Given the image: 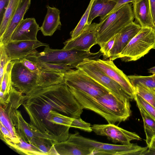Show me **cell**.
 Wrapping results in <instances>:
<instances>
[{"label": "cell", "instance_id": "obj_1", "mask_svg": "<svg viewBox=\"0 0 155 155\" xmlns=\"http://www.w3.org/2000/svg\"><path fill=\"white\" fill-rule=\"evenodd\" d=\"M22 105L30 118L31 127L48 138L45 122L51 110L78 118L84 109L64 83L35 87L24 95Z\"/></svg>", "mask_w": 155, "mask_h": 155}, {"label": "cell", "instance_id": "obj_2", "mask_svg": "<svg viewBox=\"0 0 155 155\" xmlns=\"http://www.w3.org/2000/svg\"><path fill=\"white\" fill-rule=\"evenodd\" d=\"M70 91L84 109L95 112L108 124L125 121L130 116V100L118 97L110 92L94 97L69 87Z\"/></svg>", "mask_w": 155, "mask_h": 155}, {"label": "cell", "instance_id": "obj_3", "mask_svg": "<svg viewBox=\"0 0 155 155\" xmlns=\"http://www.w3.org/2000/svg\"><path fill=\"white\" fill-rule=\"evenodd\" d=\"M68 140L90 150L92 155H144L148 149L131 143L119 145L100 142L82 136L78 132L70 134Z\"/></svg>", "mask_w": 155, "mask_h": 155}, {"label": "cell", "instance_id": "obj_4", "mask_svg": "<svg viewBox=\"0 0 155 155\" xmlns=\"http://www.w3.org/2000/svg\"><path fill=\"white\" fill-rule=\"evenodd\" d=\"M134 16L130 3L125 4L114 12L100 18L97 26V43L99 45L118 33L133 21Z\"/></svg>", "mask_w": 155, "mask_h": 155}, {"label": "cell", "instance_id": "obj_5", "mask_svg": "<svg viewBox=\"0 0 155 155\" xmlns=\"http://www.w3.org/2000/svg\"><path fill=\"white\" fill-rule=\"evenodd\" d=\"M39 60L51 63L66 65L76 68L86 59L97 60L102 55L99 51L96 53L78 50L53 49L45 46L43 51L33 54Z\"/></svg>", "mask_w": 155, "mask_h": 155}, {"label": "cell", "instance_id": "obj_6", "mask_svg": "<svg viewBox=\"0 0 155 155\" xmlns=\"http://www.w3.org/2000/svg\"><path fill=\"white\" fill-rule=\"evenodd\" d=\"M155 44V29L142 27L121 51L119 58L124 62L137 60L153 48Z\"/></svg>", "mask_w": 155, "mask_h": 155}, {"label": "cell", "instance_id": "obj_7", "mask_svg": "<svg viewBox=\"0 0 155 155\" xmlns=\"http://www.w3.org/2000/svg\"><path fill=\"white\" fill-rule=\"evenodd\" d=\"M64 83L90 96L97 97L110 92L81 69H72L64 74Z\"/></svg>", "mask_w": 155, "mask_h": 155}, {"label": "cell", "instance_id": "obj_8", "mask_svg": "<svg viewBox=\"0 0 155 155\" xmlns=\"http://www.w3.org/2000/svg\"><path fill=\"white\" fill-rule=\"evenodd\" d=\"M90 60H84L79 64L76 68L83 70L113 94L121 98L128 99L131 100L129 95L118 83L94 65Z\"/></svg>", "mask_w": 155, "mask_h": 155}, {"label": "cell", "instance_id": "obj_9", "mask_svg": "<svg viewBox=\"0 0 155 155\" xmlns=\"http://www.w3.org/2000/svg\"><path fill=\"white\" fill-rule=\"evenodd\" d=\"M12 72V86L22 94H27L38 86L39 76L24 66L19 60H15Z\"/></svg>", "mask_w": 155, "mask_h": 155}, {"label": "cell", "instance_id": "obj_10", "mask_svg": "<svg viewBox=\"0 0 155 155\" xmlns=\"http://www.w3.org/2000/svg\"><path fill=\"white\" fill-rule=\"evenodd\" d=\"M90 60L94 65L118 83L129 95L131 100L134 99L135 92L134 87L127 76L117 67L113 61L99 59Z\"/></svg>", "mask_w": 155, "mask_h": 155}, {"label": "cell", "instance_id": "obj_11", "mask_svg": "<svg viewBox=\"0 0 155 155\" xmlns=\"http://www.w3.org/2000/svg\"><path fill=\"white\" fill-rule=\"evenodd\" d=\"M91 129L96 134L105 136L115 143H120L123 145H127L130 143L132 140H141L136 133L126 130L114 124H94L91 127Z\"/></svg>", "mask_w": 155, "mask_h": 155}, {"label": "cell", "instance_id": "obj_12", "mask_svg": "<svg viewBox=\"0 0 155 155\" xmlns=\"http://www.w3.org/2000/svg\"><path fill=\"white\" fill-rule=\"evenodd\" d=\"M16 113L17 124L15 128L18 137L24 141L33 144L39 148L45 145L51 147L55 143L51 139L41 134L32 128L23 117L20 111L17 110Z\"/></svg>", "mask_w": 155, "mask_h": 155}, {"label": "cell", "instance_id": "obj_13", "mask_svg": "<svg viewBox=\"0 0 155 155\" xmlns=\"http://www.w3.org/2000/svg\"><path fill=\"white\" fill-rule=\"evenodd\" d=\"M98 24L94 22L87 25L78 36L65 41L62 49L90 51L91 48L97 44Z\"/></svg>", "mask_w": 155, "mask_h": 155}, {"label": "cell", "instance_id": "obj_14", "mask_svg": "<svg viewBox=\"0 0 155 155\" xmlns=\"http://www.w3.org/2000/svg\"><path fill=\"white\" fill-rule=\"evenodd\" d=\"M49 45L36 41L22 40L10 41L4 44L6 52L10 61L20 60L28 55L35 53L36 49Z\"/></svg>", "mask_w": 155, "mask_h": 155}, {"label": "cell", "instance_id": "obj_15", "mask_svg": "<svg viewBox=\"0 0 155 155\" xmlns=\"http://www.w3.org/2000/svg\"><path fill=\"white\" fill-rule=\"evenodd\" d=\"M141 28L139 25L133 21L116 34L114 45L110 52L109 60L113 61L119 58L121 51Z\"/></svg>", "mask_w": 155, "mask_h": 155}, {"label": "cell", "instance_id": "obj_16", "mask_svg": "<svg viewBox=\"0 0 155 155\" xmlns=\"http://www.w3.org/2000/svg\"><path fill=\"white\" fill-rule=\"evenodd\" d=\"M39 30L40 27L34 18L23 19L13 32L10 41L37 40V34Z\"/></svg>", "mask_w": 155, "mask_h": 155}, {"label": "cell", "instance_id": "obj_17", "mask_svg": "<svg viewBox=\"0 0 155 155\" xmlns=\"http://www.w3.org/2000/svg\"><path fill=\"white\" fill-rule=\"evenodd\" d=\"M24 95L12 86L10 91L6 104L1 105L13 127L16 131L17 124L16 111L23 102Z\"/></svg>", "mask_w": 155, "mask_h": 155}, {"label": "cell", "instance_id": "obj_18", "mask_svg": "<svg viewBox=\"0 0 155 155\" xmlns=\"http://www.w3.org/2000/svg\"><path fill=\"white\" fill-rule=\"evenodd\" d=\"M132 3L135 22L141 27H150L154 28L149 0H136Z\"/></svg>", "mask_w": 155, "mask_h": 155}, {"label": "cell", "instance_id": "obj_19", "mask_svg": "<svg viewBox=\"0 0 155 155\" xmlns=\"http://www.w3.org/2000/svg\"><path fill=\"white\" fill-rule=\"evenodd\" d=\"M46 7L47 12L40 30L44 35L51 36L57 30L61 29L60 12L55 7L47 5Z\"/></svg>", "mask_w": 155, "mask_h": 155}, {"label": "cell", "instance_id": "obj_20", "mask_svg": "<svg viewBox=\"0 0 155 155\" xmlns=\"http://www.w3.org/2000/svg\"><path fill=\"white\" fill-rule=\"evenodd\" d=\"M31 0H22L15 13L0 42L5 44L9 42L11 36L18 26L23 19L25 15L30 6Z\"/></svg>", "mask_w": 155, "mask_h": 155}, {"label": "cell", "instance_id": "obj_21", "mask_svg": "<svg viewBox=\"0 0 155 155\" xmlns=\"http://www.w3.org/2000/svg\"><path fill=\"white\" fill-rule=\"evenodd\" d=\"M116 0H94L91 8L87 25H89L94 19L98 16L103 18L114 7Z\"/></svg>", "mask_w": 155, "mask_h": 155}, {"label": "cell", "instance_id": "obj_22", "mask_svg": "<svg viewBox=\"0 0 155 155\" xmlns=\"http://www.w3.org/2000/svg\"><path fill=\"white\" fill-rule=\"evenodd\" d=\"M54 146L59 155H92L89 150L68 140L55 143Z\"/></svg>", "mask_w": 155, "mask_h": 155}, {"label": "cell", "instance_id": "obj_23", "mask_svg": "<svg viewBox=\"0 0 155 155\" xmlns=\"http://www.w3.org/2000/svg\"><path fill=\"white\" fill-rule=\"evenodd\" d=\"M38 86L44 87L64 82V73L42 70L38 74Z\"/></svg>", "mask_w": 155, "mask_h": 155}, {"label": "cell", "instance_id": "obj_24", "mask_svg": "<svg viewBox=\"0 0 155 155\" xmlns=\"http://www.w3.org/2000/svg\"><path fill=\"white\" fill-rule=\"evenodd\" d=\"M22 0H9L0 21V39L6 31Z\"/></svg>", "mask_w": 155, "mask_h": 155}, {"label": "cell", "instance_id": "obj_25", "mask_svg": "<svg viewBox=\"0 0 155 155\" xmlns=\"http://www.w3.org/2000/svg\"><path fill=\"white\" fill-rule=\"evenodd\" d=\"M26 58L33 62L41 70L43 71L64 73L73 68L66 65L51 63L40 61L33 54L28 55Z\"/></svg>", "mask_w": 155, "mask_h": 155}, {"label": "cell", "instance_id": "obj_26", "mask_svg": "<svg viewBox=\"0 0 155 155\" xmlns=\"http://www.w3.org/2000/svg\"><path fill=\"white\" fill-rule=\"evenodd\" d=\"M137 107L143 119L146 135V141L148 147L152 139L155 136V120L142 107Z\"/></svg>", "mask_w": 155, "mask_h": 155}, {"label": "cell", "instance_id": "obj_27", "mask_svg": "<svg viewBox=\"0 0 155 155\" xmlns=\"http://www.w3.org/2000/svg\"><path fill=\"white\" fill-rule=\"evenodd\" d=\"M15 61H10L4 68L2 78L0 82V91L5 96L8 95L11 87L13 86L12 81V72Z\"/></svg>", "mask_w": 155, "mask_h": 155}, {"label": "cell", "instance_id": "obj_28", "mask_svg": "<svg viewBox=\"0 0 155 155\" xmlns=\"http://www.w3.org/2000/svg\"><path fill=\"white\" fill-rule=\"evenodd\" d=\"M19 143H9L8 144L11 148L14 149L18 153L27 155H45L37 147L26 143L20 138Z\"/></svg>", "mask_w": 155, "mask_h": 155}, {"label": "cell", "instance_id": "obj_29", "mask_svg": "<svg viewBox=\"0 0 155 155\" xmlns=\"http://www.w3.org/2000/svg\"><path fill=\"white\" fill-rule=\"evenodd\" d=\"M135 93L155 108V88L138 83L133 85Z\"/></svg>", "mask_w": 155, "mask_h": 155}, {"label": "cell", "instance_id": "obj_30", "mask_svg": "<svg viewBox=\"0 0 155 155\" xmlns=\"http://www.w3.org/2000/svg\"><path fill=\"white\" fill-rule=\"evenodd\" d=\"M94 0H91L84 13L75 28L70 32L71 39H73L78 36L82 32L87 22L90 10Z\"/></svg>", "mask_w": 155, "mask_h": 155}, {"label": "cell", "instance_id": "obj_31", "mask_svg": "<svg viewBox=\"0 0 155 155\" xmlns=\"http://www.w3.org/2000/svg\"><path fill=\"white\" fill-rule=\"evenodd\" d=\"M127 77L132 85L140 83L148 87L155 88V74L149 76L130 75Z\"/></svg>", "mask_w": 155, "mask_h": 155}, {"label": "cell", "instance_id": "obj_32", "mask_svg": "<svg viewBox=\"0 0 155 155\" xmlns=\"http://www.w3.org/2000/svg\"><path fill=\"white\" fill-rule=\"evenodd\" d=\"M134 99L137 106L142 107L151 117L155 120V108L138 94L135 93Z\"/></svg>", "mask_w": 155, "mask_h": 155}, {"label": "cell", "instance_id": "obj_33", "mask_svg": "<svg viewBox=\"0 0 155 155\" xmlns=\"http://www.w3.org/2000/svg\"><path fill=\"white\" fill-rule=\"evenodd\" d=\"M0 122L8 129L12 136L19 143L20 141V138L18 136L16 132L13 127L9 120L6 117L3 109L1 106L0 107Z\"/></svg>", "mask_w": 155, "mask_h": 155}, {"label": "cell", "instance_id": "obj_34", "mask_svg": "<svg viewBox=\"0 0 155 155\" xmlns=\"http://www.w3.org/2000/svg\"><path fill=\"white\" fill-rule=\"evenodd\" d=\"M116 37L115 35L107 41L99 45L100 47V51L102 53L104 59L109 58L110 52L114 45Z\"/></svg>", "mask_w": 155, "mask_h": 155}, {"label": "cell", "instance_id": "obj_35", "mask_svg": "<svg viewBox=\"0 0 155 155\" xmlns=\"http://www.w3.org/2000/svg\"><path fill=\"white\" fill-rule=\"evenodd\" d=\"M0 81L3 77L4 68L6 64L9 61L10 59L5 51L4 44L0 42Z\"/></svg>", "mask_w": 155, "mask_h": 155}, {"label": "cell", "instance_id": "obj_36", "mask_svg": "<svg viewBox=\"0 0 155 155\" xmlns=\"http://www.w3.org/2000/svg\"><path fill=\"white\" fill-rule=\"evenodd\" d=\"M71 127H74L87 132L92 131L90 124L83 120L81 117L74 118L71 124Z\"/></svg>", "mask_w": 155, "mask_h": 155}, {"label": "cell", "instance_id": "obj_37", "mask_svg": "<svg viewBox=\"0 0 155 155\" xmlns=\"http://www.w3.org/2000/svg\"><path fill=\"white\" fill-rule=\"evenodd\" d=\"M19 61L24 66L31 72L35 73L38 74L40 72V69L31 61L26 58Z\"/></svg>", "mask_w": 155, "mask_h": 155}, {"label": "cell", "instance_id": "obj_38", "mask_svg": "<svg viewBox=\"0 0 155 155\" xmlns=\"http://www.w3.org/2000/svg\"><path fill=\"white\" fill-rule=\"evenodd\" d=\"M136 0H116V3L114 8L108 14L113 12L122 5L128 3H132ZM107 14V15H108Z\"/></svg>", "mask_w": 155, "mask_h": 155}, {"label": "cell", "instance_id": "obj_39", "mask_svg": "<svg viewBox=\"0 0 155 155\" xmlns=\"http://www.w3.org/2000/svg\"><path fill=\"white\" fill-rule=\"evenodd\" d=\"M9 0H0V21L2 18L6 8Z\"/></svg>", "mask_w": 155, "mask_h": 155}, {"label": "cell", "instance_id": "obj_40", "mask_svg": "<svg viewBox=\"0 0 155 155\" xmlns=\"http://www.w3.org/2000/svg\"><path fill=\"white\" fill-rule=\"evenodd\" d=\"M149 2L153 26L155 29V0H149Z\"/></svg>", "mask_w": 155, "mask_h": 155}, {"label": "cell", "instance_id": "obj_41", "mask_svg": "<svg viewBox=\"0 0 155 155\" xmlns=\"http://www.w3.org/2000/svg\"><path fill=\"white\" fill-rule=\"evenodd\" d=\"M148 147L155 148V136L152 139L150 145Z\"/></svg>", "mask_w": 155, "mask_h": 155}, {"label": "cell", "instance_id": "obj_42", "mask_svg": "<svg viewBox=\"0 0 155 155\" xmlns=\"http://www.w3.org/2000/svg\"><path fill=\"white\" fill-rule=\"evenodd\" d=\"M148 72L153 74H155V66L148 70Z\"/></svg>", "mask_w": 155, "mask_h": 155}, {"label": "cell", "instance_id": "obj_43", "mask_svg": "<svg viewBox=\"0 0 155 155\" xmlns=\"http://www.w3.org/2000/svg\"><path fill=\"white\" fill-rule=\"evenodd\" d=\"M153 48L155 49V44H154V45L153 47Z\"/></svg>", "mask_w": 155, "mask_h": 155}]
</instances>
